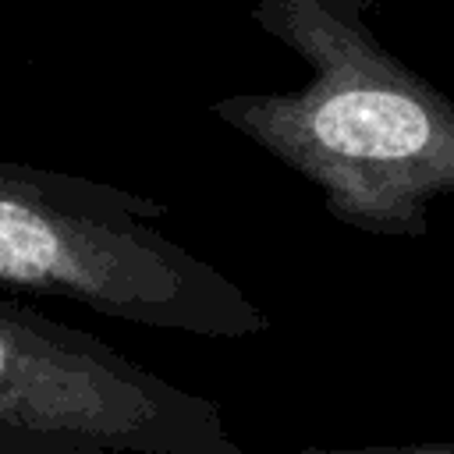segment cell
Returning <instances> with one entry per match:
<instances>
[{"label":"cell","instance_id":"obj_1","mask_svg":"<svg viewBox=\"0 0 454 454\" xmlns=\"http://www.w3.org/2000/svg\"><path fill=\"white\" fill-rule=\"evenodd\" d=\"M372 0H252V21L309 78L291 92H234L206 110L305 177L326 213L362 234L422 238L454 199V99L394 57Z\"/></svg>","mask_w":454,"mask_h":454},{"label":"cell","instance_id":"obj_2","mask_svg":"<svg viewBox=\"0 0 454 454\" xmlns=\"http://www.w3.org/2000/svg\"><path fill=\"white\" fill-rule=\"evenodd\" d=\"M170 206L82 174L0 160V291L85 305L99 316L248 340L270 316L227 273L160 231Z\"/></svg>","mask_w":454,"mask_h":454},{"label":"cell","instance_id":"obj_3","mask_svg":"<svg viewBox=\"0 0 454 454\" xmlns=\"http://www.w3.org/2000/svg\"><path fill=\"white\" fill-rule=\"evenodd\" d=\"M0 454H248L216 401L0 291Z\"/></svg>","mask_w":454,"mask_h":454},{"label":"cell","instance_id":"obj_4","mask_svg":"<svg viewBox=\"0 0 454 454\" xmlns=\"http://www.w3.org/2000/svg\"><path fill=\"white\" fill-rule=\"evenodd\" d=\"M298 454H454V440H397V443H351V447L309 443Z\"/></svg>","mask_w":454,"mask_h":454}]
</instances>
